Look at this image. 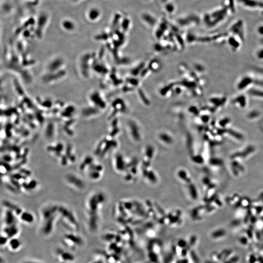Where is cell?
Masks as SVG:
<instances>
[{"label": "cell", "instance_id": "4fadbf2b", "mask_svg": "<svg viewBox=\"0 0 263 263\" xmlns=\"http://www.w3.org/2000/svg\"><path fill=\"white\" fill-rule=\"evenodd\" d=\"M236 0H224L222 5L226 8L230 16L236 12Z\"/></svg>", "mask_w": 263, "mask_h": 263}, {"label": "cell", "instance_id": "3957f363", "mask_svg": "<svg viewBox=\"0 0 263 263\" xmlns=\"http://www.w3.org/2000/svg\"><path fill=\"white\" fill-rule=\"evenodd\" d=\"M245 27L244 21L241 19L235 20L229 28L228 34L239 37L244 41L245 38Z\"/></svg>", "mask_w": 263, "mask_h": 263}, {"label": "cell", "instance_id": "44dd1931", "mask_svg": "<svg viewBox=\"0 0 263 263\" xmlns=\"http://www.w3.org/2000/svg\"><path fill=\"white\" fill-rule=\"evenodd\" d=\"M92 161H93V159L90 156H88L86 157H85L83 161L80 165L81 170H83L84 169H85L86 166H89L91 164Z\"/></svg>", "mask_w": 263, "mask_h": 263}, {"label": "cell", "instance_id": "ba28073f", "mask_svg": "<svg viewBox=\"0 0 263 263\" xmlns=\"http://www.w3.org/2000/svg\"><path fill=\"white\" fill-rule=\"evenodd\" d=\"M254 83V80L250 76H244L240 79L237 84V88L240 91L245 90L248 88L250 86Z\"/></svg>", "mask_w": 263, "mask_h": 263}, {"label": "cell", "instance_id": "8fae6325", "mask_svg": "<svg viewBox=\"0 0 263 263\" xmlns=\"http://www.w3.org/2000/svg\"><path fill=\"white\" fill-rule=\"evenodd\" d=\"M66 179L69 183L73 185L79 189H82L85 186L83 182L80 178L75 176V175L72 174L67 175L66 176Z\"/></svg>", "mask_w": 263, "mask_h": 263}, {"label": "cell", "instance_id": "d590c367", "mask_svg": "<svg viewBox=\"0 0 263 263\" xmlns=\"http://www.w3.org/2000/svg\"><path fill=\"white\" fill-rule=\"evenodd\" d=\"M3 159L4 161L5 162H7V163L11 161L12 160L11 156L10 155H8V154L4 155L3 156Z\"/></svg>", "mask_w": 263, "mask_h": 263}, {"label": "cell", "instance_id": "484cf974", "mask_svg": "<svg viewBox=\"0 0 263 263\" xmlns=\"http://www.w3.org/2000/svg\"><path fill=\"white\" fill-rule=\"evenodd\" d=\"M53 134H54V131H53V126L52 125H49L46 131V135L49 138H50V137H53Z\"/></svg>", "mask_w": 263, "mask_h": 263}, {"label": "cell", "instance_id": "83f0119b", "mask_svg": "<svg viewBox=\"0 0 263 263\" xmlns=\"http://www.w3.org/2000/svg\"><path fill=\"white\" fill-rule=\"evenodd\" d=\"M25 176H24V175H22V174H21L20 173H16V174H13V175H11V178H13L14 180H21V179H25Z\"/></svg>", "mask_w": 263, "mask_h": 263}, {"label": "cell", "instance_id": "60d3db41", "mask_svg": "<svg viewBox=\"0 0 263 263\" xmlns=\"http://www.w3.org/2000/svg\"><path fill=\"white\" fill-rule=\"evenodd\" d=\"M60 263V262H59V263Z\"/></svg>", "mask_w": 263, "mask_h": 263}, {"label": "cell", "instance_id": "4316f807", "mask_svg": "<svg viewBox=\"0 0 263 263\" xmlns=\"http://www.w3.org/2000/svg\"><path fill=\"white\" fill-rule=\"evenodd\" d=\"M256 31L258 34L262 37L263 38V22L261 23L258 25L256 28Z\"/></svg>", "mask_w": 263, "mask_h": 263}, {"label": "cell", "instance_id": "9a60e30c", "mask_svg": "<svg viewBox=\"0 0 263 263\" xmlns=\"http://www.w3.org/2000/svg\"><path fill=\"white\" fill-rule=\"evenodd\" d=\"M5 223L6 226L13 225L16 223V217L13 212L11 210H8L6 213L5 216Z\"/></svg>", "mask_w": 263, "mask_h": 263}, {"label": "cell", "instance_id": "1f68e13d", "mask_svg": "<svg viewBox=\"0 0 263 263\" xmlns=\"http://www.w3.org/2000/svg\"><path fill=\"white\" fill-rule=\"evenodd\" d=\"M89 176L92 179L95 180V179L98 178L99 173L96 171H91V172L90 173L89 172Z\"/></svg>", "mask_w": 263, "mask_h": 263}, {"label": "cell", "instance_id": "836d02e7", "mask_svg": "<svg viewBox=\"0 0 263 263\" xmlns=\"http://www.w3.org/2000/svg\"><path fill=\"white\" fill-rule=\"evenodd\" d=\"M19 172L21 174L24 175L25 176H27V177L30 176L31 174V172L30 170H27V169H21L20 170Z\"/></svg>", "mask_w": 263, "mask_h": 263}, {"label": "cell", "instance_id": "f1b7e54d", "mask_svg": "<svg viewBox=\"0 0 263 263\" xmlns=\"http://www.w3.org/2000/svg\"><path fill=\"white\" fill-rule=\"evenodd\" d=\"M6 187L10 191H12V192L15 193V194H16L17 193V189L13 185H11V184H8V183H6Z\"/></svg>", "mask_w": 263, "mask_h": 263}, {"label": "cell", "instance_id": "d4e9b609", "mask_svg": "<svg viewBox=\"0 0 263 263\" xmlns=\"http://www.w3.org/2000/svg\"><path fill=\"white\" fill-rule=\"evenodd\" d=\"M9 240V238L7 236L2 233L1 236V247L8 245Z\"/></svg>", "mask_w": 263, "mask_h": 263}, {"label": "cell", "instance_id": "30bf717a", "mask_svg": "<svg viewBox=\"0 0 263 263\" xmlns=\"http://www.w3.org/2000/svg\"><path fill=\"white\" fill-rule=\"evenodd\" d=\"M9 250L12 252L19 251L22 247V242L17 237L9 239L8 244Z\"/></svg>", "mask_w": 263, "mask_h": 263}, {"label": "cell", "instance_id": "d6a6232c", "mask_svg": "<svg viewBox=\"0 0 263 263\" xmlns=\"http://www.w3.org/2000/svg\"><path fill=\"white\" fill-rule=\"evenodd\" d=\"M21 263H45L39 260H33V259H27L22 261Z\"/></svg>", "mask_w": 263, "mask_h": 263}, {"label": "cell", "instance_id": "e575fe53", "mask_svg": "<svg viewBox=\"0 0 263 263\" xmlns=\"http://www.w3.org/2000/svg\"><path fill=\"white\" fill-rule=\"evenodd\" d=\"M174 9H175V7L172 4H168L166 6V11L170 13L173 12Z\"/></svg>", "mask_w": 263, "mask_h": 263}, {"label": "cell", "instance_id": "52a82bcc", "mask_svg": "<svg viewBox=\"0 0 263 263\" xmlns=\"http://www.w3.org/2000/svg\"><path fill=\"white\" fill-rule=\"evenodd\" d=\"M20 231L19 227L18 226L17 224H15L9 226H5V227L3 228V231L2 233L7 236L9 239H11L18 236L20 234Z\"/></svg>", "mask_w": 263, "mask_h": 263}, {"label": "cell", "instance_id": "74e56055", "mask_svg": "<svg viewBox=\"0 0 263 263\" xmlns=\"http://www.w3.org/2000/svg\"><path fill=\"white\" fill-rule=\"evenodd\" d=\"M90 263H101V262L100 261H98V260H95V261H93L91 262Z\"/></svg>", "mask_w": 263, "mask_h": 263}, {"label": "cell", "instance_id": "d6986e66", "mask_svg": "<svg viewBox=\"0 0 263 263\" xmlns=\"http://www.w3.org/2000/svg\"><path fill=\"white\" fill-rule=\"evenodd\" d=\"M248 93L250 96L252 97L263 99V90L253 88L250 89Z\"/></svg>", "mask_w": 263, "mask_h": 263}, {"label": "cell", "instance_id": "5b68a950", "mask_svg": "<svg viewBox=\"0 0 263 263\" xmlns=\"http://www.w3.org/2000/svg\"><path fill=\"white\" fill-rule=\"evenodd\" d=\"M241 8L247 11H263V0H236Z\"/></svg>", "mask_w": 263, "mask_h": 263}, {"label": "cell", "instance_id": "8992f818", "mask_svg": "<svg viewBox=\"0 0 263 263\" xmlns=\"http://www.w3.org/2000/svg\"><path fill=\"white\" fill-rule=\"evenodd\" d=\"M56 257L60 263H72L75 261V256L72 253L62 248H58L56 253Z\"/></svg>", "mask_w": 263, "mask_h": 263}, {"label": "cell", "instance_id": "cb8c5ba5", "mask_svg": "<svg viewBox=\"0 0 263 263\" xmlns=\"http://www.w3.org/2000/svg\"><path fill=\"white\" fill-rule=\"evenodd\" d=\"M62 26L65 29L68 30H71L74 27L73 23L69 20H65L63 21L62 22Z\"/></svg>", "mask_w": 263, "mask_h": 263}, {"label": "cell", "instance_id": "f35d334b", "mask_svg": "<svg viewBox=\"0 0 263 263\" xmlns=\"http://www.w3.org/2000/svg\"><path fill=\"white\" fill-rule=\"evenodd\" d=\"M261 43L262 44H263V38H262L261 39Z\"/></svg>", "mask_w": 263, "mask_h": 263}, {"label": "cell", "instance_id": "e0dca14e", "mask_svg": "<svg viewBox=\"0 0 263 263\" xmlns=\"http://www.w3.org/2000/svg\"><path fill=\"white\" fill-rule=\"evenodd\" d=\"M63 145L62 143H58L55 147L49 146L47 147V150L48 151L55 153L56 156H61V151L63 150Z\"/></svg>", "mask_w": 263, "mask_h": 263}, {"label": "cell", "instance_id": "7a4b0ae2", "mask_svg": "<svg viewBox=\"0 0 263 263\" xmlns=\"http://www.w3.org/2000/svg\"><path fill=\"white\" fill-rule=\"evenodd\" d=\"M58 213L60 215H62L64 219L66 220V221L64 222V224L67 225V226L71 231H78L79 229V223L72 212L63 207H59Z\"/></svg>", "mask_w": 263, "mask_h": 263}, {"label": "cell", "instance_id": "f546056e", "mask_svg": "<svg viewBox=\"0 0 263 263\" xmlns=\"http://www.w3.org/2000/svg\"><path fill=\"white\" fill-rule=\"evenodd\" d=\"M256 57L260 60H263V48H260L257 50L256 53Z\"/></svg>", "mask_w": 263, "mask_h": 263}, {"label": "cell", "instance_id": "b9f144b4", "mask_svg": "<svg viewBox=\"0 0 263 263\" xmlns=\"http://www.w3.org/2000/svg\"></svg>", "mask_w": 263, "mask_h": 263}, {"label": "cell", "instance_id": "2e32d148", "mask_svg": "<svg viewBox=\"0 0 263 263\" xmlns=\"http://www.w3.org/2000/svg\"><path fill=\"white\" fill-rule=\"evenodd\" d=\"M20 217L22 222L28 224L33 223L35 220L34 215L29 212H22Z\"/></svg>", "mask_w": 263, "mask_h": 263}, {"label": "cell", "instance_id": "277c9868", "mask_svg": "<svg viewBox=\"0 0 263 263\" xmlns=\"http://www.w3.org/2000/svg\"><path fill=\"white\" fill-rule=\"evenodd\" d=\"M62 242L69 248L75 250L83 244V240L81 237L75 234V232H71L64 235Z\"/></svg>", "mask_w": 263, "mask_h": 263}, {"label": "cell", "instance_id": "ffe728a7", "mask_svg": "<svg viewBox=\"0 0 263 263\" xmlns=\"http://www.w3.org/2000/svg\"><path fill=\"white\" fill-rule=\"evenodd\" d=\"M227 99L226 97H214L212 99V102L216 106H221L225 104L226 102Z\"/></svg>", "mask_w": 263, "mask_h": 263}, {"label": "cell", "instance_id": "6da1fadb", "mask_svg": "<svg viewBox=\"0 0 263 263\" xmlns=\"http://www.w3.org/2000/svg\"><path fill=\"white\" fill-rule=\"evenodd\" d=\"M229 16L226 8L223 5L215 8L204 16V22L209 27H215L223 24Z\"/></svg>", "mask_w": 263, "mask_h": 263}, {"label": "cell", "instance_id": "4dcf8cb0", "mask_svg": "<svg viewBox=\"0 0 263 263\" xmlns=\"http://www.w3.org/2000/svg\"><path fill=\"white\" fill-rule=\"evenodd\" d=\"M11 182L12 185L14 186V187L17 189V190H19L21 188V185L19 183L18 181H17V180H14L13 178H11Z\"/></svg>", "mask_w": 263, "mask_h": 263}, {"label": "cell", "instance_id": "8d00e7d4", "mask_svg": "<svg viewBox=\"0 0 263 263\" xmlns=\"http://www.w3.org/2000/svg\"><path fill=\"white\" fill-rule=\"evenodd\" d=\"M67 159L68 157H67V156H66V155H65V156H62V165H63L65 166V165H66L67 164Z\"/></svg>", "mask_w": 263, "mask_h": 263}, {"label": "cell", "instance_id": "7402d4cb", "mask_svg": "<svg viewBox=\"0 0 263 263\" xmlns=\"http://www.w3.org/2000/svg\"><path fill=\"white\" fill-rule=\"evenodd\" d=\"M37 182L35 180H32L29 183H27L24 182L22 183V186L24 187V188L25 189V190H33L34 189L36 186H37Z\"/></svg>", "mask_w": 263, "mask_h": 263}, {"label": "cell", "instance_id": "5bb4252c", "mask_svg": "<svg viewBox=\"0 0 263 263\" xmlns=\"http://www.w3.org/2000/svg\"><path fill=\"white\" fill-rule=\"evenodd\" d=\"M3 205L6 207L8 208L9 210H11L13 212H14L15 215L17 216H20L22 213V210L19 207L13 203H11L10 202L6 200H4L3 202Z\"/></svg>", "mask_w": 263, "mask_h": 263}, {"label": "cell", "instance_id": "9c48e42d", "mask_svg": "<svg viewBox=\"0 0 263 263\" xmlns=\"http://www.w3.org/2000/svg\"><path fill=\"white\" fill-rule=\"evenodd\" d=\"M243 41H244L239 37L228 34V43L229 46L234 51H236L239 49Z\"/></svg>", "mask_w": 263, "mask_h": 263}, {"label": "cell", "instance_id": "603a6c76", "mask_svg": "<svg viewBox=\"0 0 263 263\" xmlns=\"http://www.w3.org/2000/svg\"><path fill=\"white\" fill-rule=\"evenodd\" d=\"M71 150H72V147L71 145H68L66 147V156L68 157V159H69L72 162H74L76 160V157L75 156H73L71 154Z\"/></svg>", "mask_w": 263, "mask_h": 263}, {"label": "cell", "instance_id": "ac0fdd59", "mask_svg": "<svg viewBox=\"0 0 263 263\" xmlns=\"http://www.w3.org/2000/svg\"><path fill=\"white\" fill-rule=\"evenodd\" d=\"M100 11L96 8H92L89 10L88 13V17L90 20L95 21L100 16Z\"/></svg>", "mask_w": 263, "mask_h": 263}, {"label": "cell", "instance_id": "7c38bea8", "mask_svg": "<svg viewBox=\"0 0 263 263\" xmlns=\"http://www.w3.org/2000/svg\"><path fill=\"white\" fill-rule=\"evenodd\" d=\"M232 102L233 104L237 107L241 109L245 108L248 104L247 97L244 95H240L233 99Z\"/></svg>", "mask_w": 263, "mask_h": 263}, {"label": "cell", "instance_id": "ab89813d", "mask_svg": "<svg viewBox=\"0 0 263 263\" xmlns=\"http://www.w3.org/2000/svg\"><path fill=\"white\" fill-rule=\"evenodd\" d=\"M72 1H74V2H77V1H79V0H72Z\"/></svg>", "mask_w": 263, "mask_h": 263}]
</instances>
